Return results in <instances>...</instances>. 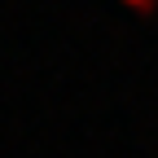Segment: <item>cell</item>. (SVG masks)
<instances>
[{
  "instance_id": "obj_1",
  "label": "cell",
  "mask_w": 158,
  "mask_h": 158,
  "mask_svg": "<svg viewBox=\"0 0 158 158\" xmlns=\"http://www.w3.org/2000/svg\"><path fill=\"white\" fill-rule=\"evenodd\" d=\"M132 5H141V9H154V0H132Z\"/></svg>"
}]
</instances>
